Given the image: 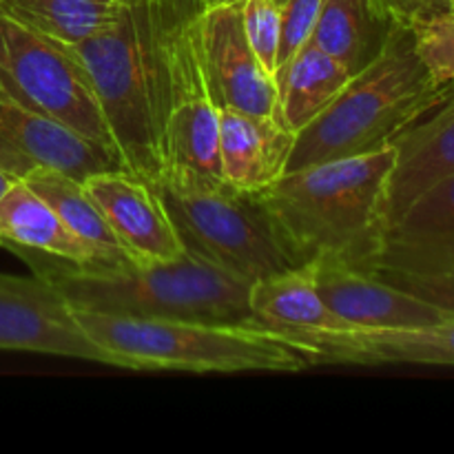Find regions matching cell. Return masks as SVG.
Listing matches in <instances>:
<instances>
[{
  "label": "cell",
  "instance_id": "1",
  "mask_svg": "<svg viewBox=\"0 0 454 454\" xmlns=\"http://www.w3.org/2000/svg\"><path fill=\"white\" fill-rule=\"evenodd\" d=\"M198 0H122L105 29L71 44L82 62L127 168L164 182V124L171 102V43Z\"/></svg>",
  "mask_w": 454,
  "mask_h": 454
},
{
  "label": "cell",
  "instance_id": "2",
  "mask_svg": "<svg viewBox=\"0 0 454 454\" xmlns=\"http://www.w3.org/2000/svg\"><path fill=\"white\" fill-rule=\"evenodd\" d=\"M393 145L279 176L255 191L297 266L337 262L368 270L384 235Z\"/></svg>",
  "mask_w": 454,
  "mask_h": 454
},
{
  "label": "cell",
  "instance_id": "3",
  "mask_svg": "<svg viewBox=\"0 0 454 454\" xmlns=\"http://www.w3.org/2000/svg\"><path fill=\"white\" fill-rule=\"evenodd\" d=\"M31 273L51 284L74 310L137 319L239 324L260 328L248 304V284L189 255L162 264H74L13 247Z\"/></svg>",
  "mask_w": 454,
  "mask_h": 454
},
{
  "label": "cell",
  "instance_id": "4",
  "mask_svg": "<svg viewBox=\"0 0 454 454\" xmlns=\"http://www.w3.org/2000/svg\"><path fill=\"white\" fill-rule=\"evenodd\" d=\"M448 89L450 84H439L421 62L411 27L393 25L380 53L297 133L284 173L384 149Z\"/></svg>",
  "mask_w": 454,
  "mask_h": 454
},
{
  "label": "cell",
  "instance_id": "5",
  "mask_svg": "<svg viewBox=\"0 0 454 454\" xmlns=\"http://www.w3.org/2000/svg\"><path fill=\"white\" fill-rule=\"evenodd\" d=\"M75 317L124 371L300 372L310 366L301 350L262 328L87 310H75Z\"/></svg>",
  "mask_w": 454,
  "mask_h": 454
},
{
  "label": "cell",
  "instance_id": "6",
  "mask_svg": "<svg viewBox=\"0 0 454 454\" xmlns=\"http://www.w3.org/2000/svg\"><path fill=\"white\" fill-rule=\"evenodd\" d=\"M158 191L184 251L238 282L253 286L270 275L301 269L257 193L229 184L193 191L160 186Z\"/></svg>",
  "mask_w": 454,
  "mask_h": 454
},
{
  "label": "cell",
  "instance_id": "7",
  "mask_svg": "<svg viewBox=\"0 0 454 454\" xmlns=\"http://www.w3.org/2000/svg\"><path fill=\"white\" fill-rule=\"evenodd\" d=\"M0 96L35 114L60 120L120 155L96 91L74 47L18 20L3 4Z\"/></svg>",
  "mask_w": 454,
  "mask_h": 454
},
{
  "label": "cell",
  "instance_id": "8",
  "mask_svg": "<svg viewBox=\"0 0 454 454\" xmlns=\"http://www.w3.org/2000/svg\"><path fill=\"white\" fill-rule=\"evenodd\" d=\"M195 13L177 27L171 43V102L164 124V182L160 184L186 191L226 186L220 162V106L195 44Z\"/></svg>",
  "mask_w": 454,
  "mask_h": 454
},
{
  "label": "cell",
  "instance_id": "9",
  "mask_svg": "<svg viewBox=\"0 0 454 454\" xmlns=\"http://www.w3.org/2000/svg\"><path fill=\"white\" fill-rule=\"evenodd\" d=\"M0 350L53 355L80 362L120 366L80 326L75 310L49 282L0 275Z\"/></svg>",
  "mask_w": 454,
  "mask_h": 454
},
{
  "label": "cell",
  "instance_id": "10",
  "mask_svg": "<svg viewBox=\"0 0 454 454\" xmlns=\"http://www.w3.org/2000/svg\"><path fill=\"white\" fill-rule=\"evenodd\" d=\"M0 168L20 182L43 171L65 173L84 182L96 173L127 168V164L114 151L60 120L0 96Z\"/></svg>",
  "mask_w": 454,
  "mask_h": 454
},
{
  "label": "cell",
  "instance_id": "11",
  "mask_svg": "<svg viewBox=\"0 0 454 454\" xmlns=\"http://www.w3.org/2000/svg\"><path fill=\"white\" fill-rule=\"evenodd\" d=\"M195 44L217 106L257 115L278 111L275 80L251 49L242 22V0L200 7L193 18Z\"/></svg>",
  "mask_w": 454,
  "mask_h": 454
},
{
  "label": "cell",
  "instance_id": "12",
  "mask_svg": "<svg viewBox=\"0 0 454 454\" xmlns=\"http://www.w3.org/2000/svg\"><path fill=\"white\" fill-rule=\"evenodd\" d=\"M317 364L454 366V317L412 328H341L282 337Z\"/></svg>",
  "mask_w": 454,
  "mask_h": 454
},
{
  "label": "cell",
  "instance_id": "13",
  "mask_svg": "<svg viewBox=\"0 0 454 454\" xmlns=\"http://www.w3.org/2000/svg\"><path fill=\"white\" fill-rule=\"evenodd\" d=\"M82 186L133 262L162 264L186 255L153 184L129 168H114L87 177Z\"/></svg>",
  "mask_w": 454,
  "mask_h": 454
},
{
  "label": "cell",
  "instance_id": "14",
  "mask_svg": "<svg viewBox=\"0 0 454 454\" xmlns=\"http://www.w3.org/2000/svg\"><path fill=\"white\" fill-rule=\"evenodd\" d=\"M454 273V176L421 193L381 235L368 270Z\"/></svg>",
  "mask_w": 454,
  "mask_h": 454
},
{
  "label": "cell",
  "instance_id": "15",
  "mask_svg": "<svg viewBox=\"0 0 454 454\" xmlns=\"http://www.w3.org/2000/svg\"><path fill=\"white\" fill-rule=\"evenodd\" d=\"M395 164L384 195V224H393L421 193L454 176V84L393 142Z\"/></svg>",
  "mask_w": 454,
  "mask_h": 454
},
{
  "label": "cell",
  "instance_id": "16",
  "mask_svg": "<svg viewBox=\"0 0 454 454\" xmlns=\"http://www.w3.org/2000/svg\"><path fill=\"white\" fill-rule=\"evenodd\" d=\"M328 309L355 328H412L448 319L428 301L384 282L377 275L337 262L309 264Z\"/></svg>",
  "mask_w": 454,
  "mask_h": 454
},
{
  "label": "cell",
  "instance_id": "17",
  "mask_svg": "<svg viewBox=\"0 0 454 454\" xmlns=\"http://www.w3.org/2000/svg\"><path fill=\"white\" fill-rule=\"evenodd\" d=\"M295 133L273 115L220 106V162L231 189L255 191L273 184L286 171Z\"/></svg>",
  "mask_w": 454,
  "mask_h": 454
},
{
  "label": "cell",
  "instance_id": "18",
  "mask_svg": "<svg viewBox=\"0 0 454 454\" xmlns=\"http://www.w3.org/2000/svg\"><path fill=\"white\" fill-rule=\"evenodd\" d=\"M248 304L257 326L278 337L350 328L322 300L309 266L255 282Z\"/></svg>",
  "mask_w": 454,
  "mask_h": 454
},
{
  "label": "cell",
  "instance_id": "19",
  "mask_svg": "<svg viewBox=\"0 0 454 454\" xmlns=\"http://www.w3.org/2000/svg\"><path fill=\"white\" fill-rule=\"evenodd\" d=\"M22 247L74 264H106L105 257L65 224L56 208L25 182L0 198V247Z\"/></svg>",
  "mask_w": 454,
  "mask_h": 454
},
{
  "label": "cell",
  "instance_id": "20",
  "mask_svg": "<svg viewBox=\"0 0 454 454\" xmlns=\"http://www.w3.org/2000/svg\"><path fill=\"white\" fill-rule=\"evenodd\" d=\"M350 75L353 74L340 60L309 40L275 74V91H278L275 118L297 136L335 100Z\"/></svg>",
  "mask_w": 454,
  "mask_h": 454
},
{
  "label": "cell",
  "instance_id": "21",
  "mask_svg": "<svg viewBox=\"0 0 454 454\" xmlns=\"http://www.w3.org/2000/svg\"><path fill=\"white\" fill-rule=\"evenodd\" d=\"M390 27L377 16L371 0H324L310 40L357 74L384 47Z\"/></svg>",
  "mask_w": 454,
  "mask_h": 454
},
{
  "label": "cell",
  "instance_id": "22",
  "mask_svg": "<svg viewBox=\"0 0 454 454\" xmlns=\"http://www.w3.org/2000/svg\"><path fill=\"white\" fill-rule=\"evenodd\" d=\"M25 182L27 186L35 191L43 200H47L58 215L65 220V224L74 231L75 235L91 244L98 253L106 260V264H122V262H133L127 253L122 251L120 242L115 239L114 231L106 224L105 215L91 195L84 191L82 182L56 171H43L29 176Z\"/></svg>",
  "mask_w": 454,
  "mask_h": 454
},
{
  "label": "cell",
  "instance_id": "23",
  "mask_svg": "<svg viewBox=\"0 0 454 454\" xmlns=\"http://www.w3.org/2000/svg\"><path fill=\"white\" fill-rule=\"evenodd\" d=\"M18 20L65 44H78L105 29L122 0H0Z\"/></svg>",
  "mask_w": 454,
  "mask_h": 454
},
{
  "label": "cell",
  "instance_id": "24",
  "mask_svg": "<svg viewBox=\"0 0 454 454\" xmlns=\"http://www.w3.org/2000/svg\"><path fill=\"white\" fill-rule=\"evenodd\" d=\"M421 62L439 84H454V16H439L411 25Z\"/></svg>",
  "mask_w": 454,
  "mask_h": 454
},
{
  "label": "cell",
  "instance_id": "25",
  "mask_svg": "<svg viewBox=\"0 0 454 454\" xmlns=\"http://www.w3.org/2000/svg\"><path fill=\"white\" fill-rule=\"evenodd\" d=\"M282 7L275 0H242V22L251 49L266 74L275 80Z\"/></svg>",
  "mask_w": 454,
  "mask_h": 454
},
{
  "label": "cell",
  "instance_id": "26",
  "mask_svg": "<svg viewBox=\"0 0 454 454\" xmlns=\"http://www.w3.org/2000/svg\"><path fill=\"white\" fill-rule=\"evenodd\" d=\"M324 0H286L279 18V49L278 69L286 65L313 35ZM278 74V71H275Z\"/></svg>",
  "mask_w": 454,
  "mask_h": 454
},
{
  "label": "cell",
  "instance_id": "27",
  "mask_svg": "<svg viewBox=\"0 0 454 454\" xmlns=\"http://www.w3.org/2000/svg\"><path fill=\"white\" fill-rule=\"evenodd\" d=\"M384 282L428 301L434 309L442 310L446 317H454V273L442 275H411L397 270H371Z\"/></svg>",
  "mask_w": 454,
  "mask_h": 454
},
{
  "label": "cell",
  "instance_id": "28",
  "mask_svg": "<svg viewBox=\"0 0 454 454\" xmlns=\"http://www.w3.org/2000/svg\"><path fill=\"white\" fill-rule=\"evenodd\" d=\"M377 16L388 25L411 27L439 16H454V0H371Z\"/></svg>",
  "mask_w": 454,
  "mask_h": 454
},
{
  "label": "cell",
  "instance_id": "29",
  "mask_svg": "<svg viewBox=\"0 0 454 454\" xmlns=\"http://www.w3.org/2000/svg\"><path fill=\"white\" fill-rule=\"evenodd\" d=\"M16 182H20V180H16V177L9 176L7 171H3V168H0V198H3V195L7 193L13 184H16Z\"/></svg>",
  "mask_w": 454,
  "mask_h": 454
},
{
  "label": "cell",
  "instance_id": "30",
  "mask_svg": "<svg viewBox=\"0 0 454 454\" xmlns=\"http://www.w3.org/2000/svg\"><path fill=\"white\" fill-rule=\"evenodd\" d=\"M217 3H226V0H198L200 7H208V4H217Z\"/></svg>",
  "mask_w": 454,
  "mask_h": 454
},
{
  "label": "cell",
  "instance_id": "31",
  "mask_svg": "<svg viewBox=\"0 0 454 454\" xmlns=\"http://www.w3.org/2000/svg\"><path fill=\"white\" fill-rule=\"evenodd\" d=\"M275 3H278V4H284V3H286V0H275Z\"/></svg>",
  "mask_w": 454,
  "mask_h": 454
}]
</instances>
